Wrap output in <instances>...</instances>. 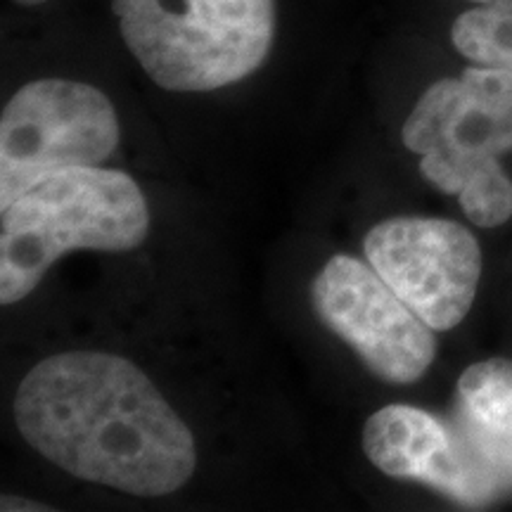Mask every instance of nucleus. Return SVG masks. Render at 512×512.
Segmentation results:
<instances>
[{
    "label": "nucleus",
    "mask_w": 512,
    "mask_h": 512,
    "mask_svg": "<svg viewBox=\"0 0 512 512\" xmlns=\"http://www.w3.org/2000/svg\"><path fill=\"white\" fill-rule=\"evenodd\" d=\"M17 3H22V5H43V3H48V0H17Z\"/></svg>",
    "instance_id": "nucleus-13"
},
{
    "label": "nucleus",
    "mask_w": 512,
    "mask_h": 512,
    "mask_svg": "<svg viewBox=\"0 0 512 512\" xmlns=\"http://www.w3.org/2000/svg\"><path fill=\"white\" fill-rule=\"evenodd\" d=\"M112 10L145 74L174 93L247 79L275 36V0H114Z\"/></svg>",
    "instance_id": "nucleus-3"
},
{
    "label": "nucleus",
    "mask_w": 512,
    "mask_h": 512,
    "mask_svg": "<svg viewBox=\"0 0 512 512\" xmlns=\"http://www.w3.org/2000/svg\"><path fill=\"white\" fill-rule=\"evenodd\" d=\"M147 230L145 195L124 171L100 166L53 171L3 209L0 302H22L67 252H128L143 245Z\"/></svg>",
    "instance_id": "nucleus-2"
},
{
    "label": "nucleus",
    "mask_w": 512,
    "mask_h": 512,
    "mask_svg": "<svg viewBox=\"0 0 512 512\" xmlns=\"http://www.w3.org/2000/svg\"><path fill=\"white\" fill-rule=\"evenodd\" d=\"M370 463L394 479L420 482L467 508H484L498 494L472 463L453 425L415 406H384L363 427Z\"/></svg>",
    "instance_id": "nucleus-8"
},
{
    "label": "nucleus",
    "mask_w": 512,
    "mask_h": 512,
    "mask_svg": "<svg viewBox=\"0 0 512 512\" xmlns=\"http://www.w3.org/2000/svg\"><path fill=\"white\" fill-rule=\"evenodd\" d=\"M451 41L460 55L479 67L512 72V8L479 5L463 12L453 22Z\"/></svg>",
    "instance_id": "nucleus-10"
},
{
    "label": "nucleus",
    "mask_w": 512,
    "mask_h": 512,
    "mask_svg": "<svg viewBox=\"0 0 512 512\" xmlns=\"http://www.w3.org/2000/svg\"><path fill=\"white\" fill-rule=\"evenodd\" d=\"M451 425L496 494H512V361L489 358L460 375Z\"/></svg>",
    "instance_id": "nucleus-9"
},
{
    "label": "nucleus",
    "mask_w": 512,
    "mask_h": 512,
    "mask_svg": "<svg viewBox=\"0 0 512 512\" xmlns=\"http://www.w3.org/2000/svg\"><path fill=\"white\" fill-rule=\"evenodd\" d=\"M401 136L422 157L425 181L458 195L512 150V72L470 67L456 79L432 83L415 102Z\"/></svg>",
    "instance_id": "nucleus-5"
},
{
    "label": "nucleus",
    "mask_w": 512,
    "mask_h": 512,
    "mask_svg": "<svg viewBox=\"0 0 512 512\" xmlns=\"http://www.w3.org/2000/svg\"><path fill=\"white\" fill-rule=\"evenodd\" d=\"M311 302L318 318L380 380L411 384L432 366L437 354L432 328L368 261L332 256L313 280Z\"/></svg>",
    "instance_id": "nucleus-6"
},
{
    "label": "nucleus",
    "mask_w": 512,
    "mask_h": 512,
    "mask_svg": "<svg viewBox=\"0 0 512 512\" xmlns=\"http://www.w3.org/2000/svg\"><path fill=\"white\" fill-rule=\"evenodd\" d=\"M467 3H477V5H508V8H512V0H467Z\"/></svg>",
    "instance_id": "nucleus-12"
},
{
    "label": "nucleus",
    "mask_w": 512,
    "mask_h": 512,
    "mask_svg": "<svg viewBox=\"0 0 512 512\" xmlns=\"http://www.w3.org/2000/svg\"><path fill=\"white\" fill-rule=\"evenodd\" d=\"M0 510H3V512H17V510L34 512V510H53V508H50V505L36 503V501H27V498L3 496V501H0Z\"/></svg>",
    "instance_id": "nucleus-11"
},
{
    "label": "nucleus",
    "mask_w": 512,
    "mask_h": 512,
    "mask_svg": "<svg viewBox=\"0 0 512 512\" xmlns=\"http://www.w3.org/2000/svg\"><path fill=\"white\" fill-rule=\"evenodd\" d=\"M15 422L60 470L131 496L174 494L197 465L188 425L150 377L105 351H67L31 368Z\"/></svg>",
    "instance_id": "nucleus-1"
},
{
    "label": "nucleus",
    "mask_w": 512,
    "mask_h": 512,
    "mask_svg": "<svg viewBox=\"0 0 512 512\" xmlns=\"http://www.w3.org/2000/svg\"><path fill=\"white\" fill-rule=\"evenodd\" d=\"M368 264L432 330L456 328L472 309L482 249L456 221L399 216L370 230Z\"/></svg>",
    "instance_id": "nucleus-7"
},
{
    "label": "nucleus",
    "mask_w": 512,
    "mask_h": 512,
    "mask_svg": "<svg viewBox=\"0 0 512 512\" xmlns=\"http://www.w3.org/2000/svg\"><path fill=\"white\" fill-rule=\"evenodd\" d=\"M117 145V112L98 88L69 79L27 83L0 117V209L53 171L98 166Z\"/></svg>",
    "instance_id": "nucleus-4"
}]
</instances>
